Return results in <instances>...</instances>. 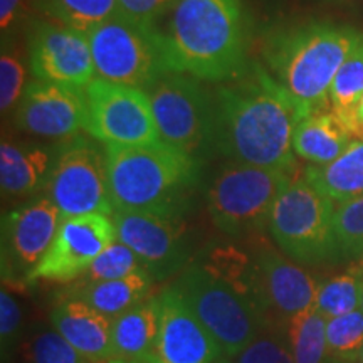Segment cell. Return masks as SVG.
I'll list each match as a JSON object with an SVG mask.
<instances>
[{"label":"cell","instance_id":"obj_4","mask_svg":"<svg viewBox=\"0 0 363 363\" xmlns=\"http://www.w3.org/2000/svg\"><path fill=\"white\" fill-rule=\"evenodd\" d=\"M115 211L182 212L185 194L197 182L194 155L155 142L133 147H104Z\"/></svg>","mask_w":363,"mask_h":363},{"label":"cell","instance_id":"obj_34","mask_svg":"<svg viewBox=\"0 0 363 363\" xmlns=\"http://www.w3.org/2000/svg\"><path fill=\"white\" fill-rule=\"evenodd\" d=\"M26 67L16 52L4 51L0 57V110L7 113L24 93Z\"/></svg>","mask_w":363,"mask_h":363},{"label":"cell","instance_id":"obj_10","mask_svg":"<svg viewBox=\"0 0 363 363\" xmlns=\"http://www.w3.org/2000/svg\"><path fill=\"white\" fill-rule=\"evenodd\" d=\"M84 94L88 106L84 131L98 143L133 147L162 140L145 89L96 78Z\"/></svg>","mask_w":363,"mask_h":363},{"label":"cell","instance_id":"obj_12","mask_svg":"<svg viewBox=\"0 0 363 363\" xmlns=\"http://www.w3.org/2000/svg\"><path fill=\"white\" fill-rule=\"evenodd\" d=\"M61 222V212L44 194L4 216V286L21 288V286L30 284V278L51 247Z\"/></svg>","mask_w":363,"mask_h":363},{"label":"cell","instance_id":"obj_31","mask_svg":"<svg viewBox=\"0 0 363 363\" xmlns=\"http://www.w3.org/2000/svg\"><path fill=\"white\" fill-rule=\"evenodd\" d=\"M229 360L230 363H296L286 328L281 326H266L251 343Z\"/></svg>","mask_w":363,"mask_h":363},{"label":"cell","instance_id":"obj_6","mask_svg":"<svg viewBox=\"0 0 363 363\" xmlns=\"http://www.w3.org/2000/svg\"><path fill=\"white\" fill-rule=\"evenodd\" d=\"M337 203L306 179H293L276 199L267 229L289 259L299 264L337 261L333 217Z\"/></svg>","mask_w":363,"mask_h":363},{"label":"cell","instance_id":"obj_33","mask_svg":"<svg viewBox=\"0 0 363 363\" xmlns=\"http://www.w3.org/2000/svg\"><path fill=\"white\" fill-rule=\"evenodd\" d=\"M30 363H88L67 340L56 330L35 335L29 345Z\"/></svg>","mask_w":363,"mask_h":363},{"label":"cell","instance_id":"obj_1","mask_svg":"<svg viewBox=\"0 0 363 363\" xmlns=\"http://www.w3.org/2000/svg\"><path fill=\"white\" fill-rule=\"evenodd\" d=\"M305 118L269 71L246 65L217 89L208 140L230 162L293 172L294 130Z\"/></svg>","mask_w":363,"mask_h":363},{"label":"cell","instance_id":"obj_32","mask_svg":"<svg viewBox=\"0 0 363 363\" xmlns=\"http://www.w3.org/2000/svg\"><path fill=\"white\" fill-rule=\"evenodd\" d=\"M147 269L140 257L125 246L120 240H115L110 247L91 262V266L81 276L79 281H110L120 279L125 276L133 274V272ZM148 271V269H147Z\"/></svg>","mask_w":363,"mask_h":363},{"label":"cell","instance_id":"obj_17","mask_svg":"<svg viewBox=\"0 0 363 363\" xmlns=\"http://www.w3.org/2000/svg\"><path fill=\"white\" fill-rule=\"evenodd\" d=\"M86 118L84 89L38 79L22 93L13 125L34 136L71 138L86 128Z\"/></svg>","mask_w":363,"mask_h":363},{"label":"cell","instance_id":"obj_8","mask_svg":"<svg viewBox=\"0 0 363 363\" xmlns=\"http://www.w3.org/2000/svg\"><path fill=\"white\" fill-rule=\"evenodd\" d=\"M96 78L147 91L167 74L165 35L123 16L111 17L88 33Z\"/></svg>","mask_w":363,"mask_h":363},{"label":"cell","instance_id":"obj_36","mask_svg":"<svg viewBox=\"0 0 363 363\" xmlns=\"http://www.w3.org/2000/svg\"><path fill=\"white\" fill-rule=\"evenodd\" d=\"M22 325V310L16 298L2 286L0 291V342H2L4 353L12 348L19 337Z\"/></svg>","mask_w":363,"mask_h":363},{"label":"cell","instance_id":"obj_37","mask_svg":"<svg viewBox=\"0 0 363 363\" xmlns=\"http://www.w3.org/2000/svg\"><path fill=\"white\" fill-rule=\"evenodd\" d=\"M29 0H0V29L2 33L11 29L24 16Z\"/></svg>","mask_w":363,"mask_h":363},{"label":"cell","instance_id":"obj_20","mask_svg":"<svg viewBox=\"0 0 363 363\" xmlns=\"http://www.w3.org/2000/svg\"><path fill=\"white\" fill-rule=\"evenodd\" d=\"M56 150L4 138L0 145V187L4 199L24 201L44 192Z\"/></svg>","mask_w":363,"mask_h":363},{"label":"cell","instance_id":"obj_29","mask_svg":"<svg viewBox=\"0 0 363 363\" xmlns=\"http://www.w3.org/2000/svg\"><path fill=\"white\" fill-rule=\"evenodd\" d=\"M363 348V311L326 320V360L355 363Z\"/></svg>","mask_w":363,"mask_h":363},{"label":"cell","instance_id":"obj_19","mask_svg":"<svg viewBox=\"0 0 363 363\" xmlns=\"http://www.w3.org/2000/svg\"><path fill=\"white\" fill-rule=\"evenodd\" d=\"M51 323L86 360L113 357V318L94 310L83 299L62 296L52 308Z\"/></svg>","mask_w":363,"mask_h":363},{"label":"cell","instance_id":"obj_44","mask_svg":"<svg viewBox=\"0 0 363 363\" xmlns=\"http://www.w3.org/2000/svg\"><path fill=\"white\" fill-rule=\"evenodd\" d=\"M325 363H333V362H330V360H326V362H325Z\"/></svg>","mask_w":363,"mask_h":363},{"label":"cell","instance_id":"obj_23","mask_svg":"<svg viewBox=\"0 0 363 363\" xmlns=\"http://www.w3.org/2000/svg\"><path fill=\"white\" fill-rule=\"evenodd\" d=\"M155 278L143 269L120 279L110 281H79L67 289L65 296L83 299L103 315L116 318L148 298Z\"/></svg>","mask_w":363,"mask_h":363},{"label":"cell","instance_id":"obj_27","mask_svg":"<svg viewBox=\"0 0 363 363\" xmlns=\"http://www.w3.org/2000/svg\"><path fill=\"white\" fill-rule=\"evenodd\" d=\"M43 9L57 24L89 33L118 16V0H43Z\"/></svg>","mask_w":363,"mask_h":363},{"label":"cell","instance_id":"obj_11","mask_svg":"<svg viewBox=\"0 0 363 363\" xmlns=\"http://www.w3.org/2000/svg\"><path fill=\"white\" fill-rule=\"evenodd\" d=\"M163 142L194 155L211 133L212 103L197 78L167 72L147 89Z\"/></svg>","mask_w":363,"mask_h":363},{"label":"cell","instance_id":"obj_9","mask_svg":"<svg viewBox=\"0 0 363 363\" xmlns=\"http://www.w3.org/2000/svg\"><path fill=\"white\" fill-rule=\"evenodd\" d=\"M44 195L59 208L62 219L86 214H115L106 152L84 136H71L57 148Z\"/></svg>","mask_w":363,"mask_h":363},{"label":"cell","instance_id":"obj_28","mask_svg":"<svg viewBox=\"0 0 363 363\" xmlns=\"http://www.w3.org/2000/svg\"><path fill=\"white\" fill-rule=\"evenodd\" d=\"M363 296V276L347 272L326 279L318 288L315 308L326 320L360 310Z\"/></svg>","mask_w":363,"mask_h":363},{"label":"cell","instance_id":"obj_26","mask_svg":"<svg viewBox=\"0 0 363 363\" xmlns=\"http://www.w3.org/2000/svg\"><path fill=\"white\" fill-rule=\"evenodd\" d=\"M289 347L296 363L326 362V318L311 306L286 323Z\"/></svg>","mask_w":363,"mask_h":363},{"label":"cell","instance_id":"obj_18","mask_svg":"<svg viewBox=\"0 0 363 363\" xmlns=\"http://www.w3.org/2000/svg\"><path fill=\"white\" fill-rule=\"evenodd\" d=\"M160 298V330L148 363H219L225 358L217 340L194 315L177 286Z\"/></svg>","mask_w":363,"mask_h":363},{"label":"cell","instance_id":"obj_42","mask_svg":"<svg viewBox=\"0 0 363 363\" xmlns=\"http://www.w3.org/2000/svg\"><path fill=\"white\" fill-rule=\"evenodd\" d=\"M125 363H143V362H128V360H123Z\"/></svg>","mask_w":363,"mask_h":363},{"label":"cell","instance_id":"obj_13","mask_svg":"<svg viewBox=\"0 0 363 363\" xmlns=\"http://www.w3.org/2000/svg\"><path fill=\"white\" fill-rule=\"evenodd\" d=\"M116 238L128 246L155 279L184 269L189 259L182 212L115 211Z\"/></svg>","mask_w":363,"mask_h":363},{"label":"cell","instance_id":"obj_3","mask_svg":"<svg viewBox=\"0 0 363 363\" xmlns=\"http://www.w3.org/2000/svg\"><path fill=\"white\" fill-rule=\"evenodd\" d=\"M362 39L350 26L313 22L272 35L264 56L274 78L310 116L331 110V83Z\"/></svg>","mask_w":363,"mask_h":363},{"label":"cell","instance_id":"obj_41","mask_svg":"<svg viewBox=\"0 0 363 363\" xmlns=\"http://www.w3.org/2000/svg\"><path fill=\"white\" fill-rule=\"evenodd\" d=\"M219 363H230V360H229V358H227V357H225V358H222V360H220Z\"/></svg>","mask_w":363,"mask_h":363},{"label":"cell","instance_id":"obj_16","mask_svg":"<svg viewBox=\"0 0 363 363\" xmlns=\"http://www.w3.org/2000/svg\"><path fill=\"white\" fill-rule=\"evenodd\" d=\"M35 79L86 89L96 79L88 33L62 24H40L29 39Z\"/></svg>","mask_w":363,"mask_h":363},{"label":"cell","instance_id":"obj_22","mask_svg":"<svg viewBox=\"0 0 363 363\" xmlns=\"http://www.w3.org/2000/svg\"><path fill=\"white\" fill-rule=\"evenodd\" d=\"M355 136L333 111H320L299 121L294 130V155L311 165H326L337 160L350 147Z\"/></svg>","mask_w":363,"mask_h":363},{"label":"cell","instance_id":"obj_5","mask_svg":"<svg viewBox=\"0 0 363 363\" xmlns=\"http://www.w3.org/2000/svg\"><path fill=\"white\" fill-rule=\"evenodd\" d=\"M291 180V170L227 163L207 190L208 216L230 238L261 233L276 199Z\"/></svg>","mask_w":363,"mask_h":363},{"label":"cell","instance_id":"obj_35","mask_svg":"<svg viewBox=\"0 0 363 363\" xmlns=\"http://www.w3.org/2000/svg\"><path fill=\"white\" fill-rule=\"evenodd\" d=\"M175 4L177 0H118V13L138 24L155 27Z\"/></svg>","mask_w":363,"mask_h":363},{"label":"cell","instance_id":"obj_38","mask_svg":"<svg viewBox=\"0 0 363 363\" xmlns=\"http://www.w3.org/2000/svg\"><path fill=\"white\" fill-rule=\"evenodd\" d=\"M358 120H360V140H363V101L360 104V110H358Z\"/></svg>","mask_w":363,"mask_h":363},{"label":"cell","instance_id":"obj_21","mask_svg":"<svg viewBox=\"0 0 363 363\" xmlns=\"http://www.w3.org/2000/svg\"><path fill=\"white\" fill-rule=\"evenodd\" d=\"M160 330V298L152 296L113 318V357L148 363Z\"/></svg>","mask_w":363,"mask_h":363},{"label":"cell","instance_id":"obj_43","mask_svg":"<svg viewBox=\"0 0 363 363\" xmlns=\"http://www.w3.org/2000/svg\"><path fill=\"white\" fill-rule=\"evenodd\" d=\"M360 310L363 311V296H362V306H360Z\"/></svg>","mask_w":363,"mask_h":363},{"label":"cell","instance_id":"obj_14","mask_svg":"<svg viewBox=\"0 0 363 363\" xmlns=\"http://www.w3.org/2000/svg\"><path fill=\"white\" fill-rule=\"evenodd\" d=\"M252 291L266 326H281L315 306L320 284L296 261L274 249L254 254Z\"/></svg>","mask_w":363,"mask_h":363},{"label":"cell","instance_id":"obj_40","mask_svg":"<svg viewBox=\"0 0 363 363\" xmlns=\"http://www.w3.org/2000/svg\"><path fill=\"white\" fill-rule=\"evenodd\" d=\"M358 272L363 276V256H362V261H360V269H358Z\"/></svg>","mask_w":363,"mask_h":363},{"label":"cell","instance_id":"obj_39","mask_svg":"<svg viewBox=\"0 0 363 363\" xmlns=\"http://www.w3.org/2000/svg\"><path fill=\"white\" fill-rule=\"evenodd\" d=\"M355 363H363V348H362L360 355H358V358H357V362H355Z\"/></svg>","mask_w":363,"mask_h":363},{"label":"cell","instance_id":"obj_30","mask_svg":"<svg viewBox=\"0 0 363 363\" xmlns=\"http://www.w3.org/2000/svg\"><path fill=\"white\" fill-rule=\"evenodd\" d=\"M333 239L337 261L363 256V195L335 208Z\"/></svg>","mask_w":363,"mask_h":363},{"label":"cell","instance_id":"obj_25","mask_svg":"<svg viewBox=\"0 0 363 363\" xmlns=\"http://www.w3.org/2000/svg\"><path fill=\"white\" fill-rule=\"evenodd\" d=\"M363 101V39L340 67L330 88L331 111L360 140L358 110Z\"/></svg>","mask_w":363,"mask_h":363},{"label":"cell","instance_id":"obj_15","mask_svg":"<svg viewBox=\"0 0 363 363\" xmlns=\"http://www.w3.org/2000/svg\"><path fill=\"white\" fill-rule=\"evenodd\" d=\"M116 239V227L111 216L65 217L48 254L34 271L30 284L39 279L54 283L79 279L91 262Z\"/></svg>","mask_w":363,"mask_h":363},{"label":"cell","instance_id":"obj_7","mask_svg":"<svg viewBox=\"0 0 363 363\" xmlns=\"http://www.w3.org/2000/svg\"><path fill=\"white\" fill-rule=\"evenodd\" d=\"M175 286L227 358L238 355L266 328L259 310L246 294L201 264L185 267Z\"/></svg>","mask_w":363,"mask_h":363},{"label":"cell","instance_id":"obj_2","mask_svg":"<svg viewBox=\"0 0 363 363\" xmlns=\"http://www.w3.org/2000/svg\"><path fill=\"white\" fill-rule=\"evenodd\" d=\"M169 72L225 81L246 67L239 0H177L165 35Z\"/></svg>","mask_w":363,"mask_h":363},{"label":"cell","instance_id":"obj_24","mask_svg":"<svg viewBox=\"0 0 363 363\" xmlns=\"http://www.w3.org/2000/svg\"><path fill=\"white\" fill-rule=\"evenodd\" d=\"M305 179L318 192L338 203L363 195V140H353L337 160L326 165H310Z\"/></svg>","mask_w":363,"mask_h":363}]
</instances>
